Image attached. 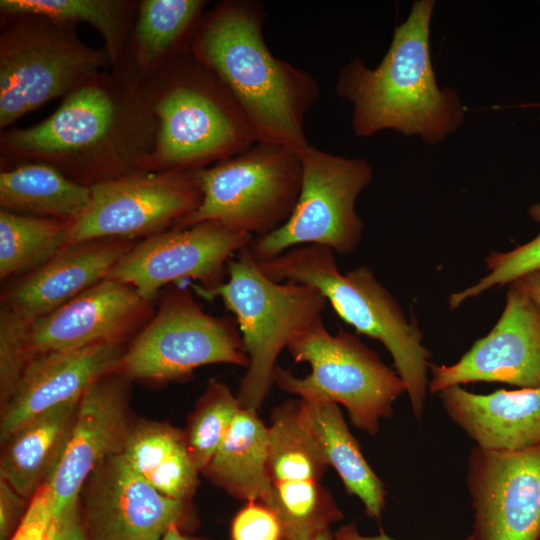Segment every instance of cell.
<instances>
[{
	"label": "cell",
	"instance_id": "8d00e7d4",
	"mask_svg": "<svg viewBox=\"0 0 540 540\" xmlns=\"http://www.w3.org/2000/svg\"><path fill=\"white\" fill-rule=\"evenodd\" d=\"M24 500L5 480L0 479V540H10L21 520Z\"/></svg>",
	"mask_w": 540,
	"mask_h": 540
},
{
	"label": "cell",
	"instance_id": "f546056e",
	"mask_svg": "<svg viewBox=\"0 0 540 540\" xmlns=\"http://www.w3.org/2000/svg\"><path fill=\"white\" fill-rule=\"evenodd\" d=\"M72 222L0 211V279L24 276L51 260L68 242Z\"/></svg>",
	"mask_w": 540,
	"mask_h": 540
},
{
	"label": "cell",
	"instance_id": "52a82bcc",
	"mask_svg": "<svg viewBox=\"0 0 540 540\" xmlns=\"http://www.w3.org/2000/svg\"><path fill=\"white\" fill-rule=\"evenodd\" d=\"M295 362H306L309 375L299 378L277 366L274 384L302 399L343 405L351 423L375 436L381 419L390 418L393 404L406 392L396 370L359 338L343 329L331 334L322 319L287 347Z\"/></svg>",
	"mask_w": 540,
	"mask_h": 540
},
{
	"label": "cell",
	"instance_id": "6da1fadb",
	"mask_svg": "<svg viewBox=\"0 0 540 540\" xmlns=\"http://www.w3.org/2000/svg\"><path fill=\"white\" fill-rule=\"evenodd\" d=\"M157 118L134 77L96 72L79 82L42 122L3 132L2 156L48 164L93 186L149 171Z\"/></svg>",
	"mask_w": 540,
	"mask_h": 540
},
{
	"label": "cell",
	"instance_id": "d6986e66",
	"mask_svg": "<svg viewBox=\"0 0 540 540\" xmlns=\"http://www.w3.org/2000/svg\"><path fill=\"white\" fill-rule=\"evenodd\" d=\"M123 345L106 342L33 356L1 407V442L36 416L80 400L97 380L116 372L126 350Z\"/></svg>",
	"mask_w": 540,
	"mask_h": 540
},
{
	"label": "cell",
	"instance_id": "5b68a950",
	"mask_svg": "<svg viewBox=\"0 0 540 540\" xmlns=\"http://www.w3.org/2000/svg\"><path fill=\"white\" fill-rule=\"evenodd\" d=\"M258 264L272 280L315 287L345 323L381 342L405 384L413 416L421 420L431 353L422 344L416 318L407 319L397 300L368 267L341 273L335 252L320 245L292 248Z\"/></svg>",
	"mask_w": 540,
	"mask_h": 540
},
{
	"label": "cell",
	"instance_id": "ffe728a7",
	"mask_svg": "<svg viewBox=\"0 0 540 540\" xmlns=\"http://www.w3.org/2000/svg\"><path fill=\"white\" fill-rule=\"evenodd\" d=\"M134 245L132 240L116 238L68 245L21 276L2 294L1 306L30 324L107 278Z\"/></svg>",
	"mask_w": 540,
	"mask_h": 540
},
{
	"label": "cell",
	"instance_id": "3957f363",
	"mask_svg": "<svg viewBox=\"0 0 540 540\" xmlns=\"http://www.w3.org/2000/svg\"><path fill=\"white\" fill-rule=\"evenodd\" d=\"M434 5L432 0L414 2L376 68L356 58L341 69L336 92L353 105L351 126L357 136L393 129L434 144L462 123L456 92L440 89L435 80L429 50Z\"/></svg>",
	"mask_w": 540,
	"mask_h": 540
},
{
	"label": "cell",
	"instance_id": "603a6c76",
	"mask_svg": "<svg viewBox=\"0 0 540 540\" xmlns=\"http://www.w3.org/2000/svg\"><path fill=\"white\" fill-rule=\"evenodd\" d=\"M300 404L328 465L336 470L346 492L362 502L369 518L380 520L386 505L384 483L364 458L338 404L302 398Z\"/></svg>",
	"mask_w": 540,
	"mask_h": 540
},
{
	"label": "cell",
	"instance_id": "8fae6325",
	"mask_svg": "<svg viewBox=\"0 0 540 540\" xmlns=\"http://www.w3.org/2000/svg\"><path fill=\"white\" fill-rule=\"evenodd\" d=\"M211 364L248 367L238 325L207 314L189 291L176 289L125 350L116 373L126 379L176 380Z\"/></svg>",
	"mask_w": 540,
	"mask_h": 540
},
{
	"label": "cell",
	"instance_id": "b9f144b4",
	"mask_svg": "<svg viewBox=\"0 0 540 540\" xmlns=\"http://www.w3.org/2000/svg\"><path fill=\"white\" fill-rule=\"evenodd\" d=\"M313 540H334V535L330 529L319 533Z\"/></svg>",
	"mask_w": 540,
	"mask_h": 540
},
{
	"label": "cell",
	"instance_id": "7402d4cb",
	"mask_svg": "<svg viewBox=\"0 0 540 540\" xmlns=\"http://www.w3.org/2000/svg\"><path fill=\"white\" fill-rule=\"evenodd\" d=\"M79 401L65 403L36 416L2 443L0 479L23 498L30 501L56 465Z\"/></svg>",
	"mask_w": 540,
	"mask_h": 540
},
{
	"label": "cell",
	"instance_id": "83f0119b",
	"mask_svg": "<svg viewBox=\"0 0 540 540\" xmlns=\"http://www.w3.org/2000/svg\"><path fill=\"white\" fill-rule=\"evenodd\" d=\"M133 4L119 0H1L10 16L35 15L59 21L85 22L99 31L114 72L127 73L126 46Z\"/></svg>",
	"mask_w": 540,
	"mask_h": 540
},
{
	"label": "cell",
	"instance_id": "d4e9b609",
	"mask_svg": "<svg viewBox=\"0 0 540 540\" xmlns=\"http://www.w3.org/2000/svg\"><path fill=\"white\" fill-rule=\"evenodd\" d=\"M122 455L128 464L158 492L188 502L198 485L185 433L166 424L131 426Z\"/></svg>",
	"mask_w": 540,
	"mask_h": 540
},
{
	"label": "cell",
	"instance_id": "4fadbf2b",
	"mask_svg": "<svg viewBox=\"0 0 540 540\" xmlns=\"http://www.w3.org/2000/svg\"><path fill=\"white\" fill-rule=\"evenodd\" d=\"M253 238L217 222L171 228L135 244L107 278L131 285L148 302L163 286L183 279L198 281L195 290L205 292L224 281L230 259Z\"/></svg>",
	"mask_w": 540,
	"mask_h": 540
},
{
	"label": "cell",
	"instance_id": "7a4b0ae2",
	"mask_svg": "<svg viewBox=\"0 0 540 540\" xmlns=\"http://www.w3.org/2000/svg\"><path fill=\"white\" fill-rule=\"evenodd\" d=\"M264 18L259 2H222L200 20L189 50L229 90L259 141L298 152L309 145L304 119L319 98V85L273 55L263 36Z\"/></svg>",
	"mask_w": 540,
	"mask_h": 540
},
{
	"label": "cell",
	"instance_id": "74e56055",
	"mask_svg": "<svg viewBox=\"0 0 540 540\" xmlns=\"http://www.w3.org/2000/svg\"><path fill=\"white\" fill-rule=\"evenodd\" d=\"M52 540H91L80 517L79 503L68 508L56 518Z\"/></svg>",
	"mask_w": 540,
	"mask_h": 540
},
{
	"label": "cell",
	"instance_id": "d6a6232c",
	"mask_svg": "<svg viewBox=\"0 0 540 540\" xmlns=\"http://www.w3.org/2000/svg\"><path fill=\"white\" fill-rule=\"evenodd\" d=\"M528 213L533 220L540 223V203L530 206ZM485 263L487 275L472 286L449 296L448 305L451 310L492 287L510 284L519 277L540 269V233L530 242L509 252H491Z\"/></svg>",
	"mask_w": 540,
	"mask_h": 540
},
{
	"label": "cell",
	"instance_id": "cb8c5ba5",
	"mask_svg": "<svg viewBox=\"0 0 540 540\" xmlns=\"http://www.w3.org/2000/svg\"><path fill=\"white\" fill-rule=\"evenodd\" d=\"M268 452V427L257 410L241 407L203 473L237 499L263 501L271 487Z\"/></svg>",
	"mask_w": 540,
	"mask_h": 540
},
{
	"label": "cell",
	"instance_id": "f35d334b",
	"mask_svg": "<svg viewBox=\"0 0 540 540\" xmlns=\"http://www.w3.org/2000/svg\"><path fill=\"white\" fill-rule=\"evenodd\" d=\"M334 540H399L388 536L384 531L374 536H366L359 532L355 523H349L341 526L335 531ZM463 540H473L472 535H469Z\"/></svg>",
	"mask_w": 540,
	"mask_h": 540
},
{
	"label": "cell",
	"instance_id": "9a60e30c",
	"mask_svg": "<svg viewBox=\"0 0 540 540\" xmlns=\"http://www.w3.org/2000/svg\"><path fill=\"white\" fill-rule=\"evenodd\" d=\"M433 394L472 382L540 388V306L514 283L498 322L452 365L431 364Z\"/></svg>",
	"mask_w": 540,
	"mask_h": 540
},
{
	"label": "cell",
	"instance_id": "d590c367",
	"mask_svg": "<svg viewBox=\"0 0 540 540\" xmlns=\"http://www.w3.org/2000/svg\"><path fill=\"white\" fill-rule=\"evenodd\" d=\"M231 539L283 540L282 527L269 506L261 501H250L234 517Z\"/></svg>",
	"mask_w": 540,
	"mask_h": 540
},
{
	"label": "cell",
	"instance_id": "30bf717a",
	"mask_svg": "<svg viewBox=\"0 0 540 540\" xmlns=\"http://www.w3.org/2000/svg\"><path fill=\"white\" fill-rule=\"evenodd\" d=\"M302 183L288 220L275 231L254 237L249 245L256 261H265L305 245H320L335 253H352L364 224L356 212L360 193L373 171L361 158H345L310 144L298 151Z\"/></svg>",
	"mask_w": 540,
	"mask_h": 540
},
{
	"label": "cell",
	"instance_id": "f1b7e54d",
	"mask_svg": "<svg viewBox=\"0 0 540 540\" xmlns=\"http://www.w3.org/2000/svg\"><path fill=\"white\" fill-rule=\"evenodd\" d=\"M268 435L271 483L321 481L329 465L305 420L300 399L272 410Z\"/></svg>",
	"mask_w": 540,
	"mask_h": 540
},
{
	"label": "cell",
	"instance_id": "4dcf8cb0",
	"mask_svg": "<svg viewBox=\"0 0 540 540\" xmlns=\"http://www.w3.org/2000/svg\"><path fill=\"white\" fill-rule=\"evenodd\" d=\"M261 502L277 515L283 540H313L343 518L331 493L318 481L271 483Z\"/></svg>",
	"mask_w": 540,
	"mask_h": 540
},
{
	"label": "cell",
	"instance_id": "836d02e7",
	"mask_svg": "<svg viewBox=\"0 0 540 540\" xmlns=\"http://www.w3.org/2000/svg\"><path fill=\"white\" fill-rule=\"evenodd\" d=\"M29 324L0 308V399L1 407L13 394L30 358L27 348Z\"/></svg>",
	"mask_w": 540,
	"mask_h": 540
},
{
	"label": "cell",
	"instance_id": "9c48e42d",
	"mask_svg": "<svg viewBox=\"0 0 540 540\" xmlns=\"http://www.w3.org/2000/svg\"><path fill=\"white\" fill-rule=\"evenodd\" d=\"M0 36V127L46 102L65 97L109 62L105 50L83 43L76 24L22 15Z\"/></svg>",
	"mask_w": 540,
	"mask_h": 540
},
{
	"label": "cell",
	"instance_id": "e575fe53",
	"mask_svg": "<svg viewBox=\"0 0 540 540\" xmlns=\"http://www.w3.org/2000/svg\"><path fill=\"white\" fill-rule=\"evenodd\" d=\"M56 527L55 500L43 483L28 503L24 516L10 540H52Z\"/></svg>",
	"mask_w": 540,
	"mask_h": 540
},
{
	"label": "cell",
	"instance_id": "5bb4252c",
	"mask_svg": "<svg viewBox=\"0 0 540 540\" xmlns=\"http://www.w3.org/2000/svg\"><path fill=\"white\" fill-rule=\"evenodd\" d=\"M466 482L473 540H540V446L521 452L475 446Z\"/></svg>",
	"mask_w": 540,
	"mask_h": 540
},
{
	"label": "cell",
	"instance_id": "2e32d148",
	"mask_svg": "<svg viewBox=\"0 0 540 540\" xmlns=\"http://www.w3.org/2000/svg\"><path fill=\"white\" fill-rule=\"evenodd\" d=\"M83 524L91 540H159L181 524L187 503L146 482L121 454L105 460L85 482Z\"/></svg>",
	"mask_w": 540,
	"mask_h": 540
},
{
	"label": "cell",
	"instance_id": "7c38bea8",
	"mask_svg": "<svg viewBox=\"0 0 540 540\" xmlns=\"http://www.w3.org/2000/svg\"><path fill=\"white\" fill-rule=\"evenodd\" d=\"M68 245L97 239L147 238L174 228L202 198L194 171H144L95 184Z\"/></svg>",
	"mask_w": 540,
	"mask_h": 540
},
{
	"label": "cell",
	"instance_id": "ac0fdd59",
	"mask_svg": "<svg viewBox=\"0 0 540 540\" xmlns=\"http://www.w3.org/2000/svg\"><path fill=\"white\" fill-rule=\"evenodd\" d=\"M149 303L131 285L105 278L29 324L30 358L99 343H124L149 318Z\"/></svg>",
	"mask_w": 540,
	"mask_h": 540
},
{
	"label": "cell",
	"instance_id": "44dd1931",
	"mask_svg": "<svg viewBox=\"0 0 540 540\" xmlns=\"http://www.w3.org/2000/svg\"><path fill=\"white\" fill-rule=\"evenodd\" d=\"M438 397L449 418L480 448L521 452L540 446V388L476 394L456 385Z\"/></svg>",
	"mask_w": 540,
	"mask_h": 540
},
{
	"label": "cell",
	"instance_id": "277c9868",
	"mask_svg": "<svg viewBox=\"0 0 540 540\" xmlns=\"http://www.w3.org/2000/svg\"><path fill=\"white\" fill-rule=\"evenodd\" d=\"M157 90H144L157 118L149 171H196L259 141L225 85L187 49L159 69Z\"/></svg>",
	"mask_w": 540,
	"mask_h": 540
},
{
	"label": "cell",
	"instance_id": "8992f818",
	"mask_svg": "<svg viewBox=\"0 0 540 540\" xmlns=\"http://www.w3.org/2000/svg\"><path fill=\"white\" fill-rule=\"evenodd\" d=\"M226 275V281L199 294L219 297L235 315L249 358L236 396L242 408L257 410L274 384L279 354L322 319L328 303L311 285L266 276L249 246L230 259Z\"/></svg>",
	"mask_w": 540,
	"mask_h": 540
},
{
	"label": "cell",
	"instance_id": "ba28073f",
	"mask_svg": "<svg viewBox=\"0 0 540 540\" xmlns=\"http://www.w3.org/2000/svg\"><path fill=\"white\" fill-rule=\"evenodd\" d=\"M194 173L201 202L174 228L217 222L253 237L267 235L288 220L302 183L298 152L261 141Z\"/></svg>",
	"mask_w": 540,
	"mask_h": 540
},
{
	"label": "cell",
	"instance_id": "4316f807",
	"mask_svg": "<svg viewBox=\"0 0 540 540\" xmlns=\"http://www.w3.org/2000/svg\"><path fill=\"white\" fill-rule=\"evenodd\" d=\"M205 5L203 0L142 1L132 39L139 67L145 72L160 69L189 49Z\"/></svg>",
	"mask_w": 540,
	"mask_h": 540
},
{
	"label": "cell",
	"instance_id": "e0dca14e",
	"mask_svg": "<svg viewBox=\"0 0 540 540\" xmlns=\"http://www.w3.org/2000/svg\"><path fill=\"white\" fill-rule=\"evenodd\" d=\"M108 374L81 397L67 441L44 483L54 495L55 516L79 503L89 476L108 458L121 454L128 422L124 378Z\"/></svg>",
	"mask_w": 540,
	"mask_h": 540
},
{
	"label": "cell",
	"instance_id": "ab89813d",
	"mask_svg": "<svg viewBox=\"0 0 540 540\" xmlns=\"http://www.w3.org/2000/svg\"><path fill=\"white\" fill-rule=\"evenodd\" d=\"M512 283L540 306V269L527 273Z\"/></svg>",
	"mask_w": 540,
	"mask_h": 540
},
{
	"label": "cell",
	"instance_id": "1f68e13d",
	"mask_svg": "<svg viewBox=\"0 0 540 540\" xmlns=\"http://www.w3.org/2000/svg\"><path fill=\"white\" fill-rule=\"evenodd\" d=\"M240 402L223 382L211 380L190 416L185 438L194 465L203 472L227 430Z\"/></svg>",
	"mask_w": 540,
	"mask_h": 540
},
{
	"label": "cell",
	"instance_id": "484cf974",
	"mask_svg": "<svg viewBox=\"0 0 540 540\" xmlns=\"http://www.w3.org/2000/svg\"><path fill=\"white\" fill-rule=\"evenodd\" d=\"M90 200L89 186L69 179L48 164L23 162L0 173L2 210L74 222Z\"/></svg>",
	"mask_w": 540,
	"mask_h": 540
},
{
	"label": "cell",
	"instance_id": "60d3db41",
	"mask_svg": "<svg viewBox=\"0 0 540 540\" xmlns=\"http://www.w3.org/2000/svg\"><path fill=\"white\" fill-rule=\"evenodd\" d=\"M159 540H196L183 535L178 525H172Z\"/></svg>",
	"mask_w": 540,
	"mask_h": 540
}]
</instances>
